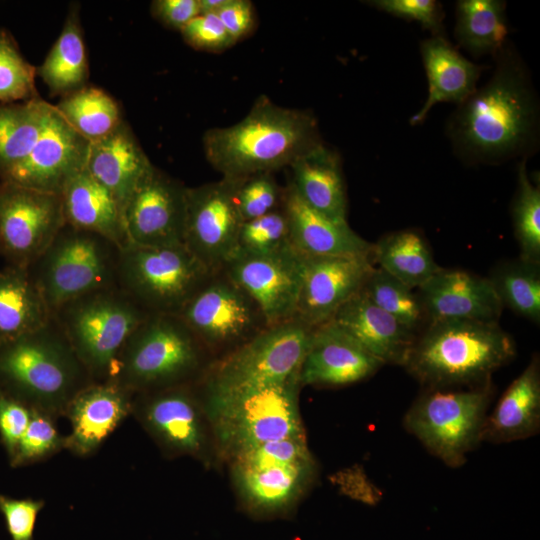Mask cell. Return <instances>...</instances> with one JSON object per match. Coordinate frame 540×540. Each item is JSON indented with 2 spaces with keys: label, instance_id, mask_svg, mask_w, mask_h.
Returning <instances> with one entry per match:
<instances>
[{
  "label": "cell",
  "instance_id": "7a4b0ae2",
  "mask_svg": "<svg viewBox=\"0 0 540 540\" xmlns=\"http://www.w3.org/2000/svg\"><path fill=\"white\" fill-rule=\"evenodd\" d=\"M321 144L313 114L279 106L265 95L236 124L209 129L203 136L209 164L232 179L289 167Z\"/></svg>",
  "mask_w": 540,
  "mask_h": 540
},
{
  "label": "cell",
  "instance_id": "4316f807",
  "mask_svg": "<svg viewBox=\"0 0 540 540\" xmlns=\"http://www.w3.org/2000/svg\"><path fill=\"white\" fill-rule=\"evenodd\" d=\"M420 53L428 79V96L410 123L416 125L427 117L437 103L460 105L477 88L484 66L465 58L444 36H432L420 44Z\"/></svg>",
  "mask_w": 540,
  "mask_h": 540
},
{
  "label": "cell",
  "instance_id": "83f0119b",
  "mask_svg": "<svg viewBox=\"0 0 540 540\" xmlns=\"http://www.w3.org/2000/svg\"><path fill=\"white\" fill-rule=\"evenodd\" d=\"M540 428V363L535 355L511 382L486 417L482 441L508 443L536 435Z\"/></svg>",
  "mask_w": 540,
  "mask_h": 540
},
{
  "label": "cell",
  "instance_id": "836d02e7",
  "mask_svg": "<svg viewBox=\"0 0 540 540\" xmlns=\"http://www.w3.org/2000/svg\"><path fill=\"white\" fill-rule=\"evenodd\" d=\"M454 35L459 46L473 56L494 57L508 41L505 1H458Z\"/></svg>",
  "mask_w": 540,
  "mask_h": 540
},
{
  "label": "cell",
  "instance_id": "cb8c5ba5",
  "mask_svg": "<svg viewBox=\"0 0 540 540\" xmlns=\"http://www.w3.org/2000/svg\"><path fill=\"white\" fill-rule=\"evenodd\" d=\"M154 166L122 121L107 136L89 142L85 169L118 201L123 211Z\"/></svg>",
  "mask_w": 540,
  "mask_h": 540
},
{
  "label": "cell",
  "instance_id": "d6a6232c",
  "mask_svg": "<svg viewBox=\"0 0 540 540\" xmlns=\"http://www.w3.org/2000/svg\"><path fill=\"white\" fill-rule=\"evenodd\" d=\"M373 263L409 288H420L441 267L425 239L415 230L386 234L373 244Z\"/></svg>",
  "mask_w": 540,
  "mask_h": 540
},
{
  "label": "cell",
  "instance_id": "4fadbf2b",
  "mask_svg": "<svg viewBox=\"0 0 540 540\" xmlns=\"http://www.w3.org/2000/svg\"><path fill=\"white\" fill-rule=\"evenodd\" d=\"M178 316L213 362L232 353L269 326L256 302L223 270L210 276Z\"/></svg>",
  "mask_w": 540,
  "mask_h": 540
},
{
  "label": "cell",
  "instance_id": "f546056e",
  "mask_svg": "<svg viewBox=\"0 0 540 540\" xmlns=\"http://www.w3.org/2000/svg\"><path fill=\"white\" fill-rule=\"evenodd\" d=\"M60 197L66 225L98 234L120 248L128 243L122 207L86 169L68 182Z\"/></svg>",
  "mask_w": 540,
  "mask_h": 540
},
{
  "label": "cell",
  "instance_id": "8d00e7d4",
  "mask_svg": "<svg viewBox=\"0 0 540 540\" xmlns=\"http://www.w3.org/2000/svg\"><path fill=\"white\" fill-rule=\"evenodd\" d=\"M490 280L503 307L540 322V263L518 258L493 270Z\"/></svg>",
  "mask_w": 540,
  "mask_h": 540
},
{
  "label": "cell",
  "instance_id": "52a82bcc",
  "mask_svg": "<svg viewBox=\"0 0 540 540\" xmlns=\"http://www.w3.org/2000/svg\"><path fill=\"white\" fill-rule=\"evenodd\" d=\"M149 315L114 286L69 301L52 316L88 375L103 382L112 379L126 342Z\"/></svg>",
  "mask_w": 540,
  "mask_h": 540
},
{
  "label": "cell",
  "instance_id": "e575fe53",
  "mask_svg": "<svg viewBox=\"0 0 540 540\" xmlns=\"http://www.w3.org/2000/svg\"><path fill=\"white\" fill-rule=\"evenodd\" d=\"M51 107L39 98L0 105V177L28 156L44 129Z\"/></svg>",
  "mask_w": 540,
  "mask_h": 540
},
{
  "label": "cell",
  "instance_id": "c3c4849f",
  "mask_svg": "<svg viewBox=\"0 0 540 540\" xmlns=\"http://www.w3.org/2000/svg\"><path fill=\"white\" fill-rule=\"evenodd\" d=\"M215 14L235 43L254 28L255 13L249 0H224Z\"/></svg>",
  "mask_w": 540,
  "mask_h": 540
},
{
  "label": "cell",
  "instance_id": "9c48e42d",
  "mask_svg": "<svg viewBox=\"0 0 540 540\" xmlns=\"http://www.w3.org/2000/svg\"><path fill=\"white\" fill-rule=\"evenodd\" d=\"M120 249L98 234L65 224L28 268L51 314L69 301L117 286Z\"/></svg>",
  "mask_w": 540,
  "mask_h": 540
},
{
  "label": "cell",
  "instance_id": "7402d4cb",
  "mask_svg": "<svg viewBox=\"0 0 540 540\" xmlns=\"http://www.w3.org/2000/svg\"><path fill=\"white\" fill-rule=\"evenodd\" d=\"M418 289L430 322L470 320L498 323L503 309L488 278L463 270L441 268Z\"/></svg>",
  "mask_w": 540,
  "mask_h": 540
},
{
  "label": "cell",
  "instance_id": "74e56055",
  "mask_svg": "<svg viewBox=\"0 0 540 540\" xmlns=\"http://www.w3.org/2000/svg\"><path fill=\"white\" fill-rule=\"evenodd\" d=\"M526 162L524 159L518 164L512 222L520 248L519 257L540 263V187L531 182Z\"/></svg>",
  "mask_w": 540,
  "mask_h": 540
},
{
  "label": "cell",
  "instance_id": "681fc988",
  "mask_svg": "<svg viewBox=\"0 0 540 540\" xmlns=\"http://www.w3.org/2000/svg\"><path fill=\"white\" fill-rule=\"evenodd\" d=\"M152 15L164 26L181 30L200 14L198 0H155Z\"/></svg>",
  "mask_w": 540,
  "mask_h": 540
},
{
  "label": "cell",
  "instance_id": "60d3db41",
  "mask_svg": "<svg viewBox=\"0 0 540 540\" xmlns=\"http://www.w3.org/2000/svg\"><path fill=\"white\" fill-rule=\"evenodd\" d=\"M290 246L288 218L282 207L242 223L235 255H266Z\"/></svg>",
  "mask_w": 540,
  "mask_h": 540
},
{
  "label": "cell",
  "instance_id": "44dd1931",
  "mask_svg": "<svg viewBox=\"0 0 540 540\" xmlns=\"http://www.w3.org/2000/svg\"><path fill=\"white\" fill-rule=\"evenodd\" d=\"M142 423L167 450L199 456L205 449L203 412L190 384L144 392Z\"/></svg>",
  "mask_w": 540,
  "mask_h": 540
},
{
  "label": "cell",
  "instance_id": "4dcf8cb0",
  "mask_svg": "<svg viewBox=\"0 0 540 540\" xmlns=\"http://www.w3.org/2000/svg\"><path fill=\"white\" fill-rule=\"evenodd\" d=\"M51 320L29 269L11 265L0 268V345L35 332Z\"/></svg>",
  "mask_w": 540,
  "mask_h": 540
},
{
  "label": "cell",
  "instance_id": "d590c367",
  "mask_svg": "<svg viewBox=\"0 0 540 540\" xmlns=\"http://www.w3.org/2000/svg\"><path fill=\"white\" fill-rule=\"evenodd\" d=\"M68 124L89 142L99 140L123 121L117 102L104 90L85 86L55 105Z\"/></svg>",
  "mask_w": 540,
  "mask_h": 540
},
{
  "label": "cell",
  "instance_id": "ac0fdd59",
  "mask_svg": "<svg viewBox=\"0 0 540 540\" xmlns=\"http://www.w3.org/2000/svg\"><path fill=\"white\" fill-rule=\"evenodd\" d=\"M187 187L156 167L140 183L124 209L128 243L184 244Z\"/></svg>",
  "mask_w": 540,
  "mask_h": 540
},
{
  "label": "cell",
  "instance_id": "ffe728a7",
  "mask_svg": "<svg viewBox=\"0 0 540 540\" xmlns=\"http://www.w3.org/2000/svg\"><path fill=\"white\" fill-rule=\"evenodd\" d=\"M384 364L330 320L315 327L300 369L301 386L338 387L362 381Z\"/></svg>",
  "mask_w": 540,
  "mask_h": 540
},
{
  "label": "cell",
  "instance_id": "5b68a950",
  "mask_svg": "<svg viewBox=\"0 0 540 540\" xmlns=\"http://www.w3.org/2000/svg\"><path fill=\"white\" fill-rule=\"evenodd\" d=\"M88 376L53 316L45 327L0 345V390L49 415L65 411Z\"/></svg>",
  "mask_w": 540,
  "mask_h": 540
},
{
  "label": "cell",
  "instance_id": "3957f363",
  "mask_svg": "<svg viewBox=\"0 0 540 540\" xmlns=\"http://www.w3.org/2000/svg\"><path fill=\"white\" fill-rule=\"evenodd\" d=\"M515 353L498 323L432 321L415 337L403 367L426 388L469 387L490 381Z\"/></svg>",
  "mask_w": 540,
  "mask_h": 540
},
{
  "label": "cell",
  "instance_id": "bcb514c9",
  "mask_svg": "<svg viewBox=\"0 0 540 540\" xmlns=\"http://www.w3.org/2000/svg\"><path fill=\"white\" fill-rule=\"evenodd\" d=\"M32 408L0 390V439L10 459L24 435Z\"/></svg>",
  "mask_w": 540,
  "mask_h": 540
},
{
  "label": "cell",
  "instance_id": "ab89813d",
  "mask_svg": "<svg viewBox=\"0 0 540 540\" xmlns=\"http://www.w3.org/2000/svg\"><path fill=\"white\" fill-rule=\"evenodd\" d=\"M37 70L20 53L13 37L0 29V101L6 104L37 98Z\"/></svg>",
  "mask_w": 540,
  "mask_h": 540
},
{
  "label": "cell",
  "instance_id": "f1b7e54d",
  "mask_svg": "<svg viewBox=\"0 0 540 540\" xmlns=\"http://www.w3.org/2000/svg\"><path fill=\"white\" fill-rule=\"evenodd\" d=\"M289 183L313 210L339 222H347V196L339 154L326 145L312 149L290 166Z\"/></svg>",
  "mask_w": 540,
  "mask_h": 540
},
{
  "label": "cell",
  "instance_id": "6da1fadb",
  "mask_svg": "<svg viewBox=\"0 0 540 540\" xmlns=\"http://www.w3.org/2000/svg\"><path fill=\"white\" fill-rule=\"evenodd\" d=\"M493 58L489 80L447 122L456 157L472 166L527 160L539 144V99L526 63L509 40Z\"/></svg>",
  "mask_w": 540,
  "mask_h": 540
},
{
  "label": "cell",
  "instance_id": "8992f818",
  "mask_svg": "<svg viewBox=\"0 0 540 540\" xmlns=\"http://www.w3.org/2000/svg\"><path fill=\"white\" fill-rule=\"evenodd\" d=\"M212 362L178 315L151 314L129 337L111 380L150 392L200 379Z\"/></svg>",
  "mask_w": 540,
  "mask_h": 540
},
{
  "label": "cell",
  "instance_id": "ee69618b",
  "mask_svg": "<svg viewBox=\"0 0 540 540\" xmlns=\"http://www.w3.org/2000/svg\"><path fill=\"white\" fill-rule=\"evenodd\" d=\"M368 5L408 21L418 22L433 36H444V10L435 0H373Z\"/></svg>",
  "mask_w": 540,
  "mask_h": 540
},
{
  "label": "cell",
  "instance_id": "ba28073f",
  "mask_svg": "<svg viewBox=\"0 0 540 540\" xmlns=\"http://www.w3.org/2000/svg\"><path fill=\"white\" fill-rule=\"evenodd\" d=\"M492 397L491 380L468 389L426 388L405 413L403 425L432 455L457 468L482 442Z\"/></svg>",
  "mask_w": 540,
  "mask_h": 540
},
{
  "label": "cell",
  "instance_id": "603a6c76",
  "mask_svg": "<svg viewBox=\"0 0 540 540\" xmlns=\"http://www.w3.org/2000/svg\"><path fill=\"white\" fill-rule=\"evenodd\" d=\"M132 393L112 380L79 390L64 411L71 423L65 447L81 456L97 450L132 410Z\"/></svg>",
  "mask_w": 540,
  "mask_h": 540
},
{
  "label": "cell",
  "instance_id": "277c9868",
  "mask_svg": "<svg viewBox=\"0 0 540 540\" xmlns=\"http://www.w3.org/2000/svg\"><path fill=\"white\" fill-rule=\"evenodd\" d=\"M300 381L220 390L201 385L202 409L221 454L230 461L267 442L305 436Z\"/></svg>",
  "mask_w": 540,
  "mask_h": 540
},
{
  "label": "cell",
  "instance_id": "9a60e30c",
  "mask_svg": "<svg viewBox=\"0 0 540 540\" xmlns=\"http://www.w3.org/2000/svg\"><path fill=\"white\" fill-rule=\"evenodd\" d=\"M238 179L187 187L184 245L210 271L234 257L244 222L235 199Z\"/></svg>",
  "mask_w": 540,
  "mask_h": 540
},
{
  "label": "cell",
  "instance_id": "f35d334b",
  "mask_svg": "<svg viewBox=\"0 0 540 540\" xmlns=\"http://www.w3.org/2000/svg\"><path fill=\"white\" fill-rule=\"evenodd\" d=\"M412 290L378 267H374L362 289L379 308L415 331L425 312Z\"/></svg>",
  "mask_w": 540,
  "mask_h": 540
},
{
  "label": "cell",
  "instance_id": "484cf974",
  "mask_svg": "<svg viewBox=\"0 0 540 540\" xmlns=\"http://www.w3.org/2000/svg\"><path fill=\"white\" fill-rule=\"evenodd\" d=\"M385 364L403 366L415 333L374 304L361 290L332 319Z\"/></svg>",
  "mask_w": 540,
  "mask_h": 540
},
{
  "label": "cell",
  "instance_id": "5bb4252c",
  "mask_svg": "<svg viewBox=\"0 0 540 540\" xmlns=\"http://www.w3.org/2000/svg\"><path fill=\"white\" fill-rule=\"evenodd\" d=\"M65 225L60 195L0 184V255L28 269Z\"/></svg>",
  "mask_w": 540,
  "mask_h": 540
},
{
  "label": "cell",
  "instance_id": "d6986e66",
  "mask_svg": "<svg viewBox=\"0 0 540 540\" xmlns=\"http://www.w3.org/2000/svg\"><path fill=\"white\" fill-rule=\"evenodd\" d=\"M371 256H304L296 318L311 327L333 319L374 269Z\"/></svg>",
  "mask_w": 540,
  "mask_h": 540
},
{
  "label": "cell",
  "instance_id": "30bf717a",
  "mask_svg": "<svg viewBox=\"0 0 540 540\" xmlns=\"http://www.w3.org/2000/svg\"><path fill=\"white\" fill-rule=\"evenodd\" d=\"M214 272L184 244L120 249L117 287L150 314L178 315Z\"/></svg>",
  "mask_w": 540,
  "mask_h": 540
},
{
  "label": "cell",
  "instance_id": "7bdbcfd3",
  "mask_svg": "<svg viewBox=\"0 0 540 540\" xmlns=\"http://www.w3.org/2000/svg\"><path fill=\"white\" fill-rule=\"evenodd\" d=\"M63 446L65 438L58 433L51 415L32 408L28 427L10 462L12 466L33 463L52 455Z\"/></svg>",
  "mask_w": 540,
  "mask_h": 540
},
{
  "label": "cell",
  "instance_id": "7c38bea8",
  "mask_svg": "<svg viewBox=\"0 0 540 540\" xmlns=\"http://www.w3.org/2000/svg\"><path fill=\"white\" fill-rule=\"evenodd\" d=\"M240 497L259 511H278L297 501L317 473L306 437L264 443L231 460Z\"/></svg>",
  "mask_w": 540,
  "mask_h": 540
},
{
  "label": "cell",
  "instance_id": "d4e9b609",
  "mask_svg": "<svg viewBox=\"0 0 540 540\" xmlns=\"http://www.w3.org/2000/svg\"><path fill=\"white\" fill-rule=\"evenodd\" d=\"M283 209L292 247L304 256H371L373 243L352 230L348 222L330 219L306 205L288 182Z\"/></svg>",
  "mask_w": 540,
  "mask_h": 540
},
{
  "label": "cell",
  "instance_id": "2e32d148",
  "mask_svg": "<svg viewBox=\"0 0 540 540\" xmlns=\"http://www.w3.org/2000/svg\"><path fill=\"white\" fill-rule=\"evenodd\" d=\"M222 270L256 302L269 326L295 318L304 255L292 246L266 255H235Z\"/></svg>",
  "mask_w": 540,
  "mask_h": 540
},
{
  "label": "cell",
  "instance_id": "f6af8a7d",
  "mask_svg": "<svg viewBox=\"0 0 540 540\" xmlns=\"http://www.w3.org/2000/svg\"><path fill=\"white\" fill-rule=\"evenodd\" d=\"M183 39L197 50L220 52L235 44L215 13H202L180 30Z\"/></svg>",
  "mask_w": 540,
  "mask_h": 540
},
{
  "label": "cell",
  "instance_id": "e0dca14e",
  "mask_svg": "<svg viewBox=\"0 0 540 540\" xmlns=\"http://www.w3.org/2000/svg\"><path fill=\"white\" fill-rule=\"evenodd\" d=\"M89 141L52 105L44 129L28 156L0 178L30 189L60 195L86 166Z\"/></svg>",
  "mask_w": 540,
  "mask_h": 540
},
{
  "label": "cell",
  "instance_id": "8fae6325",
  "mask_svg": "<svg viewBox=\"0 0 540 540\" xmlns=\"http://www.w3.org/2000/svg\"><path fill=\"white\" fill-rule=\"evenodd\" d=\"M315 327L299 320L268 326L253 339L210 364L201 385L220 390L300 381V369Z\"/></svg>",
  "mask_w": 540,
  "mask_h": 540
},
{
  "label": "cell",
  "instance_id": "b9f144b4",
  "mask_svg": "<svg viewBox=\"0 0 540 540\" xmlns=\"http://www.w3.org/2000/svg\"><path fill=\"white\" fill-rule=\"evenodd\" d=\"M285 188L271 172L238 179L235 199L243 221L252 220L283 207Z\"/></svg>",
  "mask_w": 540,
  "mask_h": 540
},
{
  "label": "cell",
  "instance_id": "1f68e13d",
  "mask_svg": "<svg viewBox=\"0 0 540 540\" xmlns=\"http://www.w3.org/2000/svg\"><path fill=\"white\" fill-rule=\"evenodd\" d=\"M36 70L53 95L66 96L86 86L89 66L78 6L69 10L59 37Z\"/></svg>",
  "mask_w": 540,
  "mask_h": 540
},
{
  "label": "cell",
  "instance_id": "7dc6e473",
  "mask_svg": "<svg viewBox=\"0 0 540 540\" xmlns=\"http://www.w3.org/2000/svg\"><path fill=\"white\" fill-rule=\"evenodd\" d=\"M43 506L42 500L0 495V512L12 540H33L36 519Z\"/></svg>",
  "mask_w": 540,
  "mask_h": 540
}]
</instances>
